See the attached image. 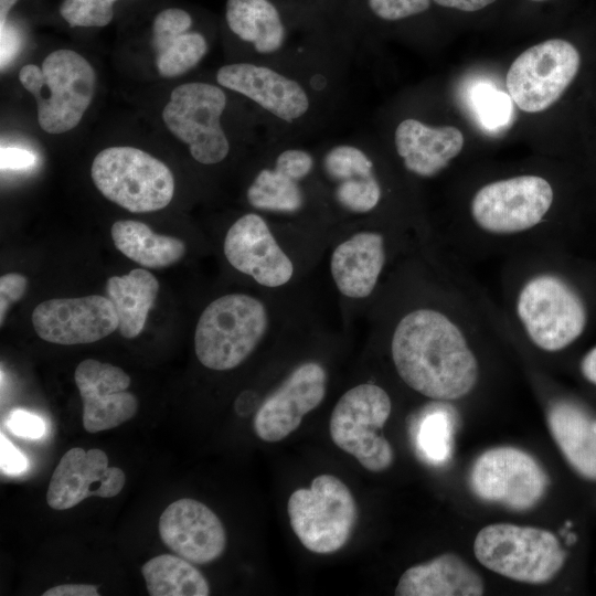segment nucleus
Masks as SVG:
<instances>
[{
  "label": "nucleus",
  "instance_id": "f257e3e1",
  "mask_svg": "<svg viewBox=\"0 0 596 596\" xmlns=\"http://www.w3.org/2000/svg\"><path fill=\"white\" fill-rule=\"evenodd\" d=\"M467 324L449 310L421 306L405 312L391 337V355L401 380L438 402L462 398L476 387L479 363Z\"/></svg>",
  "mask_w": 596,
  "mask_h": 596
},
{
  "label": "nucleus",
  "instance_id": "9d476101",
  "mask_svg": "<svg viewBox=\"0 0 596 596\" xmlns=\"http://www.w3.org/2000/svg\"><path fill=\"white\" fill-rule=\"evenodd\" d=\"M226 105V94L220 86L185 83L171 92L162 119L167 128L188 146L195 161L216 164L230 152V141L221 124Z\"/></svg>",
  "mask_w": 596,
  "mask_h": 596
},
{
  "label": "nucleus",
  "instance_id": "412c9836",
  "mask_svg": "<svg viewBox=\"0 0 596 596\" xmlns=\"http://www.w3.org/2000/svg\"><path fill=\"white\" fill-rule=\"evenodd\" d=\"M316 158L301 147L279 149L269 166L262 168L249 184L246 198L256 210L295 214L304 209L302 183L313 172Z\"/></svg>",
  "mask_w": 596,
  "mask_h": 596
},
{
  "label": "nucleus",
  "instance_id": "9b49d317",
  "mask_svg": "<svg viewBox=\"0 0 596 596\" xmlns=\"http://www.w3.org/2000/svg\"><path fill=\"white\" fill-rule=\"evenodd\" d=\"M581 55L568 41L551 39L522 52L511 64L505 86L525 113H541L556 103L576 77Z\"/></svg>",
  "mask_w": 596,
  "mask_h": 596
},
{
  "label": "nucleus",
  "instance_id": "4468645a",
  "mask_svg": "<svg viewBox=\"0 0 596 596\" xmlns=\"http://www.w3.org/2000/svg\"><path fill=\"white\" fill-rule=\"evenodd\" d=\"M327 372L315 361L296 366L258 407L253 428L264 441H280L296 430L326 395Z\"/></svg>",
  "mask_w": 596,
  "mask_h": 596
},
{
  "label": "nucleus",
  "instance_id": "f704fd0d",
  "mask_svg": "<svg viewBox=\"0 0 596 596\" xmlns=\"http://www.w3.org/2000/svg\"><path fill=\"white\" fill-rule=\"evenodd\" d=\"M7 426L14 435L26 439H40L46 432L42 417L23 409L11 412Z\"/></svg>",
  "mask_w": 596,
  "mask_h": 596
},
{
  "label": "nucleus",
  "instance_id": "a211bd4d",
  "mask_svg": "<svg viewBox=\"0 0 596 596\" xmlns=\"http://www.w3.org/2000/svg\"><path fill=\"white\" fill-rule=\"evenodd\" d=\"M125 482V472L109 467L105 451L74 447L60 459L49 483L46 502L54 510L71 509L88 497L113 498Z\"/></svg>",
  "mask_w": 596,
  "mask_h": 596
},
{
  "label": "nucleus",
  "instance_id": "e433bc0d",
  "mask_svg": "<svg viewBox=\"0 0 596 596\" xmlns=\"http://www.w3.org/2000/svg\"><path fill=\"white\" fill-rule=\"evenodd\" d=\"M0 466L1 471L9 476H17L24 472L29 467V461L2 433L0 435Z\"/></svg>",
  "mask_w": 596,
  "mask_h": 596
},
{
  "label": "nucleus",
  "instance_id": "39448f33",
  "mask_svg": "<svg viewBox=\"0 0 596 596\" xmlns=\"http://www.w3.org/2000/svg\"><path fill=\"white\" fill-rule=\"evenodd\" d=\"M269 326L265 305L246 294H227L202 311L194 333L199 362L227 371L242 364L263 340Z\"/></svg>",
  "mask_w": 596,
  "mask_h": 596
},
{
  "label": "nucleus",
  "instance_id": "c85d7f7f",
  "mask_svg": "<svg viewBox=\"0 0 596 596\" xmlns=\"http://www.w3.org/2000/svg\"><path fill=\"white\" fill-rule=\"evenodd\" d=\"M110 235L121 254L143 267L166 268L178 263L185 254L183 241L157 234L139 221H116Z\"/></svg>",
  "mask_w": 596,
  "mask_h": 596
},
{
  "label": "nucleus",
  "instance_id": "f3484780",
  "mask_svg": "<svg viewBox=\"0 0 596 596\" xmlns=\"http://www.w3.org/2000/svg\"><path fill=\"white\" fill-rule=\"evenodd\" d=\"M74 380L83 401L86 432L115 428L137 414L138 400L127 391L130 377L123 369L86 359L76 366Z\"/></svg>",
  "mask_w": 596,
  "mask_h": 596
},
{
  "label": "nucleus",
  "instance_id": "c03bdc74",
  "mask_svg": "<svg viewBox=\"0 0 596 596\" xmlns=\"http://www.w3.org/2000/svg\"><path fill=\"white\" fill-rule=\"evenodd\" d=\"M531 1L542 2V1H546V0H531Z\"/></svg>",
  "mask_w": 596,
  "mask_h": 596
},
{
  "label": "nucleus",
  "instance_id": "ddd939ff",
  "mask_svg": "<svg viewBox=\"0 0 596 596\" xmlns=\"http://www.w3.org/2000/svg\"><path fill=\"white\" fill-rule=\"evenodd\" d=\"M220 86L252 100L272 119L292 126L306 120L315 108L310 89L279 66L238 62L216 72Z\"/></svg>",
  "mask_w": 596,
  "mask_h": 596
},
{
  "label": "nucleus",
  "instance_id": "0eeeda50",
  "mask_svg": "<svg viewBox=\"0 0 596 596\" xmlns=\"http://www.w3.org/2000/svg\"><path fill=\"white\" fill-rule=\"evenodd\" d=\"M91 175L106 199L132 213L161 210L174 194L171 170L150 153L134 147L102 150L93 160Z\"/></svg>",
  "mask_w": 596,
  "mask_h": 596
},
{
  "label": "nucleus",
  "instance_id": "72a5a7b5",
  "mask_svg": "<svg viewBox=\"0 0 596 596\" xmlns=\"http://www.w3.org/2000/svg\"><path fill=\"white\" fill-rule=\"evenodd\" d=\"M371 12L384 21H398L425 12L430 0H368Z\"/></svg>",
  "mask_w": 596,
  "mask_h": 596
},
{
  "label": "nucleus",
  "instance_id": "c9c22d12",
  "mask_svg": "<svg viewBox=\"0 0 596 596\" xmlns=\"http://www.w3.org/2000/svg\"><path fill=\"white\" fill-rule=\"evenodd\" d=\"M28 279L17 273L4 274L0 278V318L1 323L11 304L20 300L25 292Z\"/></svg>",
  "mask_w": 596,
  "mask_h": 596
},
{
  "label": "nucleus",
  "instance_id": "f8f14e48",
  "mask_svg": "<svg viewBox=\"0 0 596 596\" xmlns=\"http://www.w3.org/2000/svg\"><path fill=\"white\" fill-rule=\"evenodd\" d=\"M547 486V475L540 464L528 453L510 446L482 453L470 472V487L478 498L514 511L536 505Z\"/></svg>",
  "mask_w": 596,
  "mask_h": 596
},
{
  "label": "nucleus",
  "instance_id": "b1692460",
  "mask_svg": "<svg viewBox=\"0 0 596 596\" xmlns=\"http://www.w3.org/2000/svg\"><path fill=\"white\" fill-rule=\"evenodd\" d=\"M192 18L179 9L159 12L152 23L156 66L162 77L180 76L196 66L207 52L206 39L190 32Z\"/></svg>",
  "mask_w": 596,
  "mask_h": 596
},
{
  "label": "nucleus",
  "instance_id": "2f4dec72",
  "mask_svg": "<svg viewBox=\"0 0 596 596\" xmlns=\"http://www.w3.org/2000/svg\"><path fill=\"white\" fill-rule=\"evenodd\" d=\"M509 94L499 91L490 83H477L470 92V104L481 126L488 130L507 127L513 113Z\"/></svg>",
  "mask_w": 596,
  "mask_h": 596
},
{
  "label": "nucleus",
  "instance_id": "1a4fd4ad",
  "mask_svg": "<svg viewBox=\"0 0 596 596\" xmlns=\"http://www.w3.org/2000/svg\"><path fill=\"white\" fill-rule=\"evenodd\" d=\"M392 411L387 392L372 383L348 390L334 405L329 423L332 441L365 469L381 472L391 467L394 451L381 433Z\"/></svg>",
  "mask_w": 596,
  "mask_h": 596
},
{
  "label": "nucleus",
  "instance_id": "4be33fe9",
  "mask_svg": "<svg viewBox=\"0 0 596 596\" xmlns=\"http://www.w3.org/2000/svg\"><path fill=\"white\" fill-rule=\"evenodd\" d=\"M464 135L455 126H430L405 118L394 130V147L404 168L429 179L445 170L464 148Z\"/></svg>",
  "mask_w": 596,
  "mask_h": 596
},
{
  "label": "nucleus",
  "instance_id": "7ed1b4c3",
  "mask_svg": "<svg viewBox=\"0 0 596 596\" xmlns=\"http://www.w3.org/2000/svg\"><path fill=\"white\" fill-rule=\"evenodd\" d=\"M554 202L552 184L538 174H519L482 185L469 204L472 226L482 238L511 243L535 236Z\"/></svg>",
  "mask_w": 596,
  "mask_h": 596
},
{
  "label": "nucleus",
  "instance_id": "2eb2a0df",
  "mask_svg": "<svg viewBox=\"0 0 596 596\" xmlns=\"http://www.w3.org/2000/svg\"><path fill=\"white\" fill-rule=\"evenodd\" d=\"M31 319L41 339L63 345L96 342L118 330L111 302L98 295L45 300Z\"/></svg>",
  "mask_w": 596,
  "mask_h": 596
},
{
  "label": "nucleus",
  "instance_id": "6ab92c4d",
  "mask_svg": "<svg viewBox=\"0 0 596 596\" xmlns=\"http://www.w3.org/2000/svg\"><path fill=\"white\" fill-rule=\"evenodd\" d=\"M159 533L171 551L193 564L211 563L226 547V532L219 517L190 498L179 499L164 509Z\"/></svg>",
  "mask_w": 596,
  "mask_h": 596
},
{
  "label": "nucleus",
  "instance_id": "7c9ffc66",
  "mask_svg": "<svg viewBox=\"0 0 596 596\" xmlns=\"http://www.w3.org/2000/svg\"><path fill=\"white\" fill-rule=\"evenodd\" d=\"M445 402L432 404L418 421L415 445L421 456L441 465L451 456L454 416Z\"/></svg>",
  "mask_w": 596,
  "mask_h": 596
},
{
  "label": "nucleus",
  "instance_id": "393cba45",
  "mask_svg": "<svg viewBox=\"0 0 596 596\" xmlns=\"http://www.w3.org/2000/svg\"><path fill=\"white\" fill-rule=\"evenodd\" d=\"M483 592L479 574L453 553L407 568L395 588L397 596H480Z\"/></svg>",
  "mask_w": 596,
  "mask_h": 596
},
{
  "label": "nucleus",
  "instance_id": "a19ab883",
  "mask_svg": "<svg viewBox=\"0 0 596 596\" xmlns=\"http://www.w3.org/2000/svg\"><path fill=\"white\" fill-rule=\"evenodd\" d=\"M581 372L588 382L596 385V347L590 349L582 359Z\"/></svg>",
  "mask_w": 596,
  "mask_h": 596
},
{
  "label": "nucleus",
  "instance_id": "c756f323",
  "mask_svg": "<svg viewBox=\"0 0 596 596\" xmlns=\"http://www.w3.org/2000/svg\"><path fill=\"white\" fill-rule=\"evenodd\" d=\"M181 556L162 554L142 565L141 573L151 596H206L210 586L202 573Z\"/></svg>",
  "mask_w": 596,
  "mask_h": 596
},
{
  "label": "nucleus",
  "instance_id": "6e6552de",
  "mask_svg": "<svg viewBox=\"0 0 596 596\" xmlns=\"http://www.w3.org/2000/svg\"><path fill=\"white\" fill-rule=\"evenodd\" d=\"M287 512L298 540L317 554L342 549L358 521V505L350 489L339 478L327 473L316 477L310 488L295 490Z\"/></svg>",
  "mask_w": 596,
  "mask_h": 596
},
{
  "label": "nucleus",
  "instance_id": "58836bf2",
  "mask_svg": "<svg viewBox=\"0 0 596 596\" xmlns=\"http://www.w3.org/2000/svg\"><path fill=\"white\" fill-rule=\"evenodd\" d=\"M43 596H98L96 586L88 584H63L49 588Z\"/></svg>",
  "mask_w": 596,
  "mask_h": 596
},
{
  "label": "nucleus",
  "instance_id": "473e14b6",
  "mask_svg": "<svg viewBox=\"0 0 596 596\" xmlns=\"http://www.w3.org/2000/svg\"><path fill=\"white\" fill-rule=\"evenodd\" d=\"M117 0H63L60 14L72 28H102L114 17L113 6Z\"/></svg>",
  "mask_w": 596,
  "mask_h": 596
},
{
  "label": "nucleus",
  "instance_id": "bb28decb",
  "mask_svg": "<svg viewBox=\"0 0 596 596\" xmlns=\"http://www.w3.org/2000/svg\"><path fill=\"white\" fill-rule=\"evenodd\" d=\"M550 432L572 468L582 477L596 480V433L590 417L567 401L554 402L547 409Z\"/></svg>",
  "mask_w": 596,
  "mask_h": 596
},
{
  "label": "nucleus",
  "instance_id": "f03ea898",
  "mask_svg": "<svg viewBox=\"0 0 596 596\" xmlns=\"http://www.w3.org/2000/svg\"><path fill=\"white\" fill-rule=\"evenodd\" d=\"M509 300L517 327L544 352L568 348L588 323V309L581 292L547 263L524 272L512 285Z\"/></svg>",
  "mask_w": 596,
  "mask_h": 596
},
{
  "label": "nucleus",
  "instance_id": "a878e982",
  "mask_svg": "<svg viewBox=\"0 0 596 596\" xmlns=\"http://www.w3.org/2000/svg\"><path fill=\"white\" fill-rule=\"evenodd\" d=\"M225 20L228 29L258 55L279 57L287 49L288 31L270 0H226Z\"/></svg>",
  "mask_w": 596,
  "mask_h": 596
},
{
  "label": "nucleus",
  "instance_id": "423d86ee",
  "mask_svg": "<svg viewBox=\"0 0 596 596\" xmlns=\"http://www.w3.org/2000/svg\"><path fill=\"white\" fill-rule=\"evenodd\" d=\"M476 558L510 579L544 584L562 570L566 553L550 531L510 523L482 528L473 542Z\"/></svg>",
  "mask_w": 596,
  "mask_h": 596
},
{
  "label": "nucleus",
  "instance_id": "37998d69",
  "mask_svg": "<svg viewBox=\"0 0 596 596\" xmlns=\"http://www.w3.org/2000/svg\"><path fill=\"white\" fill-rule=\"evenodd\" d=\"M593 428H594V432L596 433V421H593Z\"/></svg>",
  "mask_w": 596,
  "mask_h": 596
},
{
  "label": "nucleus",
  "instance_id": "4c0bfd02",
  "mask_svg": "<svg viewBox=\"0 0 596 596\" xmlns=\"http://www.w3.org/2000/svg\"><path fill=\"white\" fill-rule=\"evenodd\" d=\"M1 169L20 170L34 163V156L29 150L15 147L1 148Z\"/></svg>",
  "mask_w": 596,
  "mask_h": 596
},
{
  "label": "nucleus",
  "instance_id": "cd10ccee",
  "mask_svg": "<svg viewBox=\"0 0 596 596\" xmlns=\"http://www.w3.org/2000/svg\"><path fill=\"white\" fill-rule=\"evenodd\" d=\"M159 287L157 278L142 268L108 278L107 298L115 309L118 330L124 338L132 339L141 333Z\"/></svg>",
  "mask_w": 596,
  "mask_h": 596
},
{
  "label": "nucleus",
  "instance_id": "5701e85b",
  "mask_svg": "<svg viewBox=\"0 0 596 596\" xmlns=\"http://www.w3.org/2000/svg\"><path fill=\"white\" fill-rule=\"evenodd\" d=\"M386 263L384 236L361 231L341 242L332 252L330 272L338 290L348 298L369 297Z\"/></svg>",
  "mask_w": 596,
  "mask_h": 596
},
{
  "label": "nucleus",
  "instance_id": "dca6fc26",
  "mask_svg": "<svg viewBox=\"0 0 596 596\" xmlns=\"http://www.w3.org/2000/svg\"><path fill=\"white\" fill-rule=\"evenodd\" d=\"M223 249L235 269L264 287H281L294 276L291 259L277 243L267 222L257 213H246L231 225Z\"/></svg>",
  "mask_w": 596,
  "mask_h": 596
},
{
  "label": "nucleus",
  "instance_id": "aec40b11",
  "mask_svg": "<svg viewBox=\"0 0 596 596\" xmlns=\"http://www.w3.org/2000/svg\"><path fill=\"white\" fill-rule=\"evenodd\" d=\"M320 166L332 187V198L342 210L366 214L380 205L383 189L375 163L359 143L342 141L328 147Z\"/></svg>",
  "mask_w": 596,
  "mask_h": 596
},
{
  "label": "nucleus",
  "instance_id": "20e7f679",
  "mask_svg": "<svg viewBox=\"0 0 596 596\" xmlns=\"http://www.w3.org/2000/svg\"><path fill=\"white\" fill-rule=\"evenodd\" d=\"M19 79L36 100L40 127L58 135L75 128L83 118L94 97L96 75L84 56L60 49L50 53L41 67L22 66Z\"/></svg>",
  "mask_w": 596,
  "mask_h": 596
},
{
  "label": "nucleus",
  "instance_id": "79ce46f5",
  "mask_svg": "<svg viewBox=\"0 0 596 596\" xmlns=\"http://www.w3.org/2000/svg\"><path fill=\"white\" fill-rule=\"evenodd\" d=\"M18 0H0V22L1 29L6 26V21L9 11L15 4Z\"/></svg>",
  "mask_w": 596,
  "mask_h": 596
},
{
  "label": "nucleus",
  "instance_id": "ea45409f",
  "mask_svg": "<svg viewBox=\"0 0 596 596\" xmlns=\"http://www.w3.org/2000/svg\"><path fill=\"white\" fill-rule=\"evenodd\" d=\"M444 8H453L465 12L479 11L497 0H432Z\"/></svg>",
  "mask_w": 596,
  "mask_h": 596
}]
</instances>
